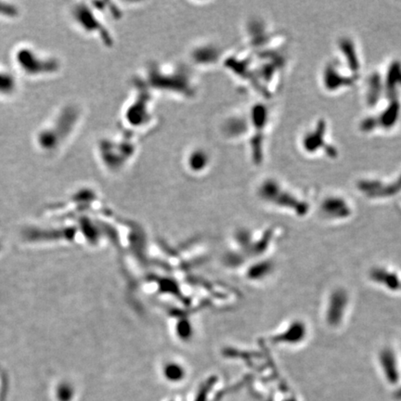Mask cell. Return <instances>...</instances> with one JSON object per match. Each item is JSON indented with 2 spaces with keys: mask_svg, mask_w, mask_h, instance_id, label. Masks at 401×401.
I'll return each mask as SVG.
<instances>
[{
  "mask_svg": "<svg viewBox=\"0 0 401 401\" xmlns=\"http://www.w3.org/2000/svg\"><path fill=\"white\" fill-rule=\"evenodd\" d=\"M165 374L167 378L170 381H178L182 378L183 372L182 368L179 365L175 363H170L166 367Z\"/></svg>",
  "mask_w": 401,
  "mask_h": 401,
  "instance_id": "obj_1",
  "label": "cell"
}]
</instances>
